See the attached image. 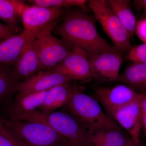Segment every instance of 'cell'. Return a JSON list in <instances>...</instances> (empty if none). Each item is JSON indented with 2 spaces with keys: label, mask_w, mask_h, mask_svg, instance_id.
I'll list each match as a JSON object with an SVG mask.
<instances>
[{
  "label": "cell",
  "mask_w": 146,
  "mask_h": 146,
  "mask_svg": "<svg viewBox=\"0 0 146 146\" xmlns=\"http://www.w3.org/2000/svg\"><path fill=\"white\" fill-rule=\"evenodd\" d=\"M53 32L65 42L81 48L89 58L113 48L100 35L94 18L82 9L65 11Z\"/></svg>",
  "instance_id": "6da1fadb"
},
{
  "label": "cell",
  "mask_w": 146,
  "mask_h": 146,
  "mask_svg": "<svg viewBox=\"0 0 146 146\" xmlns=\"http://www.w3.org/2000/svg\"><path fill=\"white\" fill-rule=\"evenodd\" d=\"M64 107L90 133L107 129L121 130L120 126L105 113L99 103L75 84H72L70 96Z\"/></svg>",
  "instance_id": "7a4b0ae2"
},
{
  "label": "cell",
  "mask_w": 146,
  "mask_h": 146,
  "mask_svg": "<svg viewBox=\"0 0 146 146\" xmlns=\"http://www.w3.org/2000/svg\"><path fill=\"white\" fill-rule=\"evenodd\" d=\"M10 118L42 123L70 140L75 146H89L90 132L69 113L61 111L45 112L35 110L13 113L10 115Z\"/></svg>",
  "instance_id": "3957f363"
},
{
  "label": "cell",
  "mask_w": 146,
  "mask_h": 146,
  "mask_svg": "<svg viewBox=\"0 0 146 146\" xmlns=\"http://www.w3.org/2000/svg\"><path fill=\"white\" fill-rule=\"evenodd\" d=\"M0 120L3 126L25 146H75L70 140L42 123Z\"/></svg>",
  "instance_id": "277c9868"
},
{
  "label": "cell",
  "mask_w": 146,
  "mask_h": 146,
  "mask_svg": "<svg viewBox=\"0 0 146 146\" xmlns=\"http://www.w3.org/2000/svg\"><path fill=\"white\" fill-rule=\"evenodd\" d=\"M89 8L111 39L114 48L125 56L132 48L130 35L105 0H89Z\"/></svg>",
  "instance_id": "5b68a950"
},
{
  "label": "cell",
  "mask_w": 146,
  "mask_h": 146,
  "mask_svg": "<svg viewBox=\"0 0 146 146\" xmlns=\"http://www.w3.org/2000/svg\"><path fill=\"white\" fill-rule=\"evenodd\" d=\"M64 8L25 5L21 14L24 29L36 38L52 33L62 21L65 12Z\"/></svg>",
  "instance_id": "8992f818"
},
{
  "label": "cell",
  "mask_w": 146,
  "mask_h": 146,
  "mask_svg": "<svg viewBox=\"0 0 146 146\" xmlns=\"http://www.w3.org/2000/svg\"><path fill=\"white\" fill-rule=\"evenodd\" d=\"M40 72L52 70L66 57L74 46L48 33L36 38Z\"/></svg>",
  "instance_id": "52a82bcc"
},
{
  "label": "cell",
  "mask_w": 146,
  "mask_h": 146,
  "mask_svg": "<svg viewBox=\"0 0 146 146\" xmlns=\"http://www.w3.org/2000/svg\"><path fill=\"white\" fill-rule=\"evenodd\" d=\"M94 91L97 99L112 118L117 110L139 99L141 96L129 86L122 84L111 87H97Z\"/></svg>",
  "instance_id": "ba28073f"
},
{
  "label": "cell",
  "mask_w": 146,
  "mask_h": 146,
  "mask_svg": "<svg viewBox=\"0 0 146 146\" xmlns=\"http://www.w3.org/2000/svg\"><path fill=\"white\" fill-rule=\"evenodd\" d=\"M123 56L113 47L89 58L92 77L103 81L117 80Z\"/></svg>",
  "instance_id": "9c48e42d"
},
{
  "label": "cell",
  "mask_w": 146,
  "mask_h": 146,
  "mask_svg": "<svg viewBox=\"0 0 146 146\" xmlns=\"http://www.w3.org/2000/svg\"><path fill=\"white\" fill-rule=\"evenodd\" d=\"M52 69L72 80L87 81L93 77L88 55L85 51L77 46H74L65 59Z\"/></svg>",
  "instance_id": "30bf717a"
},
{
  "label": "cell",
  "mask_w": 146,
  "mask_h": 146,
  "mask_svg": "<svg viewBox=\"0 0 146 146\" xmlns=\"http://www.w3.org/2000/svg\"><path fill=\"white\" fill-rule=\"evenodd\" d=\"M71 79L62 73L51 70L41 71L25 81L19 82L15 86V92L24 95L47 91L59 84L69 83Z\"/></svg>",
  "instance_id": "8fae6325"
},
{
  "label": "cell",
  "mask_w": 146,
  "mask_h": 146,
  "mask_svg": "<svg viewBox=\"0 0 146 146\" xmlns=\"http://www.w3.org/2000/svg\"><path fill=\"white\" fill-rule=\"evenodd\" d=\"M40 72L36 38L34 36L27 43L16 65L13 67L11 76L19 83L30 78Z\"/></svg>",
  "instance_id": "7c38bea8"
},
{
  "label": "cell",
  "mask_w": 146,
  "mask_h": 146,
  "mask_svg": "<svg viewBox=\"0 0 146 146\" xmlns=\"http://www.w3.org/2000/svg\"><path fill=\"white\" fill-rule=\"evenodd\" d=\"M141 98L117 110L112 119L125 129L134 143L141 146L140 133L142 127Z\"/></svg>",
  "instance_id": "4fadbf2b"
},
{
  "label": "cell",
  "mask_w": 146,
  "mask_h": 146,
  "mask_svg": "<svg viewBox=\"0 0 146 146\" xmlns=\"http://www.w3.org/2000/svg\"><path fill=\"white\" fill-rule=\"evenodd\" d=\"M33 35L24 29L19 34L0 41V65L14 67Z\"/></svg>",
  "instance_id": "5bb4252c"
},
{
  "label": "cell",
  "mask_w": 146,
  "mask_h": 146,
  "mask_svg": "<svg viewBox=\"0 0 146 146\" xmlns=\"http://www.w3.org/2000/svg\"><path fill=\"white\" fill-rule=\"evenodd\" d=\"M117 80L138 93H143L146 90V64L133 62L119 74Z\"/></svg>",
  "instance_id": "9a60e30c"
},
{
  "label": "cell",
  "mask_w": 146,
  "mask_h": 146,
  "mask_svg": "<svg viewBox=\"0 0 146 146\" xmlns=\"http://www.w3.org/2000/svg\"><path fill=\"white\" fill-rule=\"evenodd\" d=\"M24 1L19 0H0V19L19 34L22 31L21 14Z\"/></svg>",
  "instance_id": "2e32d148"
},
{
  "label": "cell",
  "mask_w": 146,
  "mask_h": 146,
  "mask_svg": "<svg viewBox=\"0 0 146 146\" xmlns=\"http://www.w3.org/2000/svg\"><path fill=\"white\" fill-rule=\"evenodd\" d=\"M72 84L69 83L59 84L52 87L47 93L43 104L39 108L45 112L55 111L64 106L70 96Z\"/></svg>",
  "instance_id": "e0dca14e"
},
{
  "label": "cell",
  "mask_w": 146,
  "mask_h": 146,
  "mask_svg": "<svg viewBox=\"0 0 146 146\" xmlns=\"http://www.w3.org/2000/svg\"><path fill=\"white\" fill-rule=\"evenodd\" d=\"M121 130L107 129L90 133L89 146H126L131 140Z\"/></svg>",
  "instance_id": "ac0fdd59"
},
{
  "label": "cell",
  "mask_w": 146,
  "mask_h": 146,
  "mask_svg": "<svg viewBox=\"0 0 146 146\" xmlns=\"http://www.w3.org/2000/svg\"><path fill=\"white\" fill-rule=\"evenodd\" d=\"M108 4L115 12L132 38L136 26V18L133 14L130 1L128 0H107Z\"/></svg>",
  "instance_id": "d6986e66"
},
{
  "label": "cell",
  "mask_w": 146,
  "mask_h": 146,
  "mask_svg": "<svg viewBox=\"0 0 146 146\" xmlns=\"http://www.w3.org/2000/svg\"><path fill=\"white\" fill-rule=\"evenodd\" d=\"M49 90L24 95L17 94L14 103L9 110V114L33 111L39 108L43 104Z\"/></svg>",
  "instance_id": "ffe728a7"
},
{
  "label": "cell",
  "mask_w": 146,
  "mask_h": 146,
  "mask_svg": "<svg viewBox=\"0 0 146 146\" xmlns=\"http://www.w3.org/2000/svg\"><path fill=\"white\" fill-rule=\"evenodd\" d=\"M11 66L0 65V100L15 93L14 89L18 82L11 76Z\"/></svg>",
  "instance_id": "44dd1931"
},
{
  "label": "cell",
  "mask_w": 146,
  "mask_h": 146,
  "mask_svg": "<svg viewBox=\"0 0 146 146\" xmlns=\"http://www.w3.org/2000/svg\"><path fill=\"white\" fill-rule=\"evenodd\" d=\"M32 5L44 7H76L87 11L85 0H29L27 1Z\"/></svg>",
  "instance_id": "7402d4cb"
},
{
  "label": "cell",
  "mask_w": 146,
  "mask_h": 146,
  "mask_svg": "<svg viewBox=\"0 0 146 146\" xmlns=\"http://www.w3.org/2000/svg\"><path fill=\"white\" fill-rule=\"evenodd\" d=\"M124 57L133 63L146 64V43L132 47Z\"/></svg>",
  "instance_id": "603a6c76"
},
{
  "label": "cell",
  "mask_w": 146,
  "mask_h": 146,
  "mask_svg": "<svg viewBox=\"0 0 146 146\" xmlns=\"http://www.w3.org/2000/svg\"><path fill=\"white\" fill-rule=\"evenodd\" d=\"M0 146H25L3 126L1 120Z\"/></svg>",
  "instance_id": "cb8c5ba5"
},
{
  "label": "cell",
  "mask_w": 146,
  "mask_h": 146,
  "mask_svg": "<svg viewBox=\"0 0 146 146\" xmlns=\"http://www.w3.org/2000/svg\"><path fill=\"white\" fill-rule=\"evenodd\" d=\"M135 33L142 42L146 43V18L137 22Z\"/></svg>",
  "instance_id": "d4e9b609"
},
{
  "label": "cell",
  "mask_w": 146,
  "mask_h": 146,
  "mask_svg": "<svg viewBox=\"0 0 146 146\" xmlns=\"http://www.w3.org/2000/svg\"><path fill=\"white\" fill-rule=\"evenodd\" d=\"M141 108L142 127L146 136V90L141 94Z\"/></svg>",
  "instance_id": "484cf974"
},
{
  "label": "cell",
  "mask_w": 146,
  "mask_h": 146,
  "mask_svg": "<svg viewBox=\"0 0 146 146\" xmlns=\"http://www.w3.org/2000/svg\"><path fill=\"white\" fill-rule=\"evenodd\" d=\"M17 34L18 33L10 27L0 23V41Z\"/></svg>",
  "instance_id": "4316f807"
},
{
  "label": "cell",
  "mask_w": 146,
  "mask_h": 146,
  "mask_svg": "<svg viewBox=\"0 0 146 146\" xmlns=\"http://www.w3.org/2000/svg\"><path fill=\"white\" fill-rule=\"evenodd\" d=\"M134 4L137 8L143 11V16L146 18V0H136Z\"/></svg>",
  "instance_id": "83f0119b"
},
{
  "label": "cell",
  "mask_w": 146,
  "mask_h": 146,
  "mask_svg": "<svg viewBox=\"0 0 146 146\" xmlns=\"http://www.w3.org/2000/svg\"><path fill=\"white\" fill-rule=\"evenodd\" d=\"M126 146H141L138 145H136L135 143H134V141L132 140V139H131V140L130 141H129V143L127 144V145Z\"/></svg>",
  "instance_id": "f1b7e54d"
}]
</instances>
